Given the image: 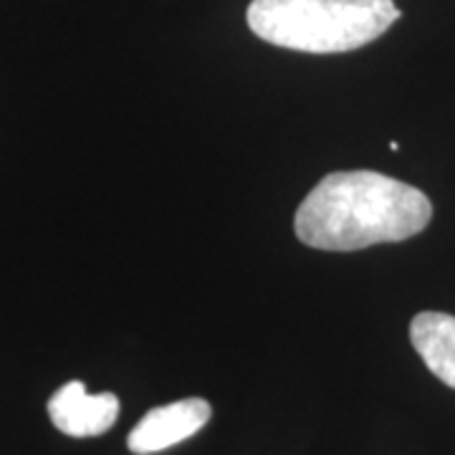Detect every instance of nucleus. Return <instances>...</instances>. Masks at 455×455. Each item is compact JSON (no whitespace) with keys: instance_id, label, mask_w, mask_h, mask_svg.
<instances>
[{"instance_id":"nucleus-5","label":"nucleus","mask_w":455,"mask_h":455,"mask_svg":"<svg viewBox=\"0 0 455 455\" xmlns=\"http://www.w3.org/2000/svg\"><path fill=\"white\" fill-rule=\"evenodd\" d=\"M410 341L427 370L455 390V316L420 311L410 324Z\"/></svg>"},{"instance_id":"nucleus-4","label":"nucleus","mask_w":455,"mask_h":455,"mask_svg":"<svg viewBox=\"0 0 455 455\" xmlns=\"http://www.w3.org/2000/svg\"><path fill=\"white\" fill-rule=\"evenodd\" d=\"M49 418L68 438L104 435L119 418V397L114 392L92 395L82 379H74L49 400Z\"/></svg>"},{"instance_id":"nucleus-3","label":"nucleus","mask_w":455,"mask_h":455,"mask_svg":"<svg viewBox=\"0 0 455 455\" xmlns=\"http://www.w3.org/2000/svg\"><path fill=\"white\" fill-rule=\"evenodd\" d=\"M211 405L203 397H188L163 407H152L127 438L134 455H152L193 438L211 420Z\"/></svg>"},{"instance_id":"nucleus-2","label":"nucleus","mask_w":455,"mask_h":455,"mask_svg":"<svg viewBox=\"0 0 455 455\" xmlns=\"http://www.w3.org/2000/svg\"><path fill=\"white\" fill-rule=\"evenodd\" d=\"M248 26L289 51L344 53L377 41L400 18L395 0H253Z\"/></svg>"},{"instance_id":"nucleus-1","label":"nucleus","mask_w":455,"mask_h":455,"mask_svg":"<svg viewBox=\"0 0 455 455\" xmlns=\"http://www.w3.org/2000/svg\"><path fill=\"white\" fill-rule=\"evenodd\" d=\"M433 203L418 188L372 170L326 175L296 211V235L319 251H359L423 233Z\"/></svg>"}]
</instances>
